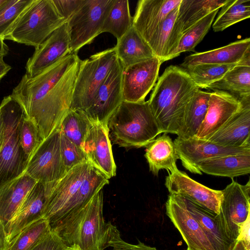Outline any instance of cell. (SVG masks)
Here are the masks:
<instances>
[{
    "label": "cell",
    "instance_id": "cell-1",
    "mask_svg": "<svg viewBox=\"0 0 250 250\" xmlns=\"http://www.w3.org/2000/svg\"><path fill=\"white\" fill-rule=\"evenodd\" d=\"M81 60L70 53L36 76L23 75L11 97L44 140L60 127L70 105Z\"/></svg>",
    "mask_w": 250,
    "mask_h": 250
},
{
    "label": "cell",
    "instance_id": "cell-2",
    "mask_svg": "<svg viewBox=\"0 0 250 250\" xmlns=\"http://www.w3.org/2000/svg\"><path fill=\"white\" fill-rule=\"evenodd\" d=\"M199 88L185 70L167 67L158 80L148 101L162 133L180 134L186 108Z\"/></svg>",
    "mask_w": 250,
    "mask_h": 250
},
{
    "label": "cell",
    "instance_id": "cell-3",
    "mask_svg": "<svg viewBox=\"0 0 250 250\" xmlns=\"http://www.w3.org/2000/svg\"><path fill=\"white\" fill-rule=\"evenodd\" d=\"M103 189L86 204L58 223L55 231L66 247L78 250L107 248L109 222L103 216Z\"/></svg>",
    "mask_w": 250,
    "mask_h": 250
},
{
    "label": "cell",
    "instance_id": "cell-4",
    "mask_svg": "<svg viewBox=\"0 0 250 250\" xmlns=\"http://www.w3.org/2000/svg\"><path fill=\"white\" fill-rule=\"evenodd\" d=\"M107 125L113 143L126 148L147 146L162 133L148 101H123L110 117Z\"/></svg>",
    "mask_w": 250,
    "mask_h": 250
},
{
    "label": "cell",
    "instance_id": "cell-5",
    "mask_svg": "<svg viewBox=\"0 0 250 250\" xmlns=\"http://www.w3.org/2000/svg\"><path fill=\"white\" fill-rule=\"evenodd\" d=\"M5 124V138L0 152V188L24 173L28 164L21 144L20 130L25 116L20 104L11 95L0 104Z\"/></svg>",
    "mask_w": 250,
    "mask_h": 250
},
{
    "label": "cell",
    "instance_id": "cell-6",
    "mask_svg": "<svg viewBox=\"0 0 250 250\" xmlns=\"http://www.w3.org/2000/svg\"><path fill=\"white\" fill-rule=\"evenodd\" d=\"M65 22V20L58 13L52 0H35L4 40H12L36 48Z\"/></svg>",
    "mask_w": 250,
    "mask_h": 250
},
{
    "label": "cell",
    "instance_id": "cell-7",
    "mask_svg": "<svg viewBox=\"0 0 250 250\" xmlns=\"http://www.w3.org/2000/svg\"><path fill=\"white\" fill-rule=\"evenodd\" d=\"M118 61L115 47L81 60L70 109L84 112Z\"/></svg>",
    "mask_w": 250,
    "mask_h": 250
},
{
    "label": "cell",
    "instance_id": "cell-8",
    "mask_svg": "<svg viewBox=\"0 0 250 250\" xmlns=\"http://www.w3.org/2000/svg\"><path fill=\"white\" fill-rule=\"evenodd\" d=\"M114 0H84L67 21L70 53H77L101 33L104 20Z\"/></svg>",
    "mask_w": 250,
    "mask_h": 250
},
{
    "label": "cell",
    "instance_id": "cell-9",
    "mask_svg": "<svg viewBox=\"0 0 250 250\" xmlns=\"http://www.w3.org/2000/svg\"><path fill=\"white\" fill-rule=\"evenodd\" d=\"M222 192L220 210L215 217L221 231L234 244L250 216V181L241 185L232 180Z\"/></svg>",
    "mask_w": 250,
    "mask_h": 250
},
{
    "label": "cell",
    "instance_id": "cell-10",
    "mask_svg": "<svg viewBox=\"0 0 250 250\" xmlns=\"http://www.w3.org/2000/svg\"><path fill=\"white\" fill-rule=\"evenodd\" d=\"M60 130L44 139L29 160L24 173L37 182H56L67 172L62 160Z\"/></svg>",
    "mask_w": 250,
    "mask_h": 250
},
{
    "label": "cell",
    "instance_id": "cell-11",
    "mask_svg": "<svg viewBox=\"0 0 250 250\" xmlns=\"http://www.w3.org/2000/svg\"><path fill=\"white\" fill-rule=\"evenodd\" d=\"M93 167L88 161L77 165L55 184L47 197L42 212V217L48 220L51 228L76 197L83 182Z\"/></svg>",
    "mask_w": 250,
    "mask_h": 250
},
{
    "label": "cell",
    "instance_id": "cell-12",
    "mask_svg": "<svg viewBox=\"0 0 250 250\" xmlns=\"http://www.w3.org/2000/svg\"><path fill=\"white\" fill-rule=\"evenodd\" d=\"M124 67L118 59L100 87L89 107L83 112L92 123L108 124V121L123 101L122 76Z\"/></svg>",
    "mask_w": 250,
    "mask_h": 250
},
{
    "label": "cell",
    "instance_id": "cell-13",
    "mask_svg": "<svg viewBox=\"0 0 250 250\" xmlns=\"http://www.w3.org/2000/svg\"><path fill=\"white\" fill-rule=\"evenodd\" d=\"M173 142L183 166L190 172L200 175L202 173L198 170L197 166L204 160L250 152V146L225 147L195 137L187 139L177 137Z\"/></svg>",
    "mask_w": 250,
    "mask_h": 250
},
{
    "label": "cell",
    "instance_id": "cell-14",
    "mask_svg": "<svg viewBox=\"0 0 250 250\" xmlns=\"http://www.w3.org/2000/svg\"><path fill=\"white\" fill-rule=\"evenodd\" d=\"M162 62L156 56L124 68L122 76L123 101H145L158 78Z\"/></svg>",
    "mask_w": 250,
    "mask_h": 250
},
{
    "label": "cell",
    "instance_id": "cell-15",
    "mask_svg": "<svg viewBox=\"0 0 250 250\" xmlns=\"http://www.w3.org/2000/svg\"><path fill=\"white\" fill-rule=\"evenodd\" d=\"M56 183L37 182L29 191L14 216L4 225L7 247L25 227L42 217L47 197Z\"/></svg>",
    "mask_w": 250,
    "mask_h": 250
},
{
    "label": "cell",
    "instance_id": "cell-16",
    "mask_svg": "<svg viewBox=\"0 0 250 250\" xmlns=\"http://www.w3.org/2000/svg\"><path fill=\"white\" fill-rule=\"evenodd\" d=\"M166 214L180 233L188 248L192 250H214L197 221L187 209L183 197L169 193Z\"/></svg>",
    "mask_w": 250,
    "mask_h": 250
},
{
    "label": "cell",
    "instance_id": "cell-17",
    "mask_svg": "<svg viewBox=\"0 0 250 250\" xmlns=\"http://www.w3.org/2000/svg\"><path fill=\"white\" fill-rule=\"evenodd\" d=\"M165 185L169 193L188 198L205 208L216 214L219 213L222 190L210 188L179 169L168 173L165 179Z\"/></svg>",
    "mask_w": 250,
    "mask_h": 250
},
{
    "label": "cell",
    "instance_id": "cell-18",
    "mask_svg": "<svg viewBox=\"0 0 250 250\" xmlns=\"http://www.w3.org/2000/svg\"><path fill=\"white\" fill-rule=\"evenodd\" d=\"M82 149L87 161L108 179L116 175V166L107 124L92 123Z\"/></svg>",
    "mask_w": 250,
    "mask_h": 250
},
{
    "label": "cell",
    "instance_id": "cell-19",
    "mask_svg": "<svg viewBox=\"0 0 250 250\" xmlns=\"http://www.w3.org/2000/svg\"><path fill=\"white\" fill-rule=\"evenodd\" d=\"M69 54V37L65 22L35 48L27 61L25 74L33 77Z\"/></svg>",
    "mask_w": 250,
    "mask_h": 250
},
{
    "label": "cell",
    "instance_id": "cell-20",
    "mask_svg": "<svg viewBox=\"0 0 250 250\" xmlns=\"http://www.w3.org/2000/svg\"><path fill=\"white\" fill-rule=\"evenodd\" d=\"M242 106L240 101L226 92H210L207 114L195 137L207 140Z\"/></svg>",
    "mask_w": 250,
    "mask_h": 250
},
{
    "label": "cell",
    "instance_id": "cell-21",
    "mask_svg": "<svg viewBox=\"0 0 250 250\" xmlns=\"http://www.w3.org/2000/svg\"><path fill=\"white\" fill-rule=\"evenodd\" d=\"M181 0H140L133 17L132 25L147 43L168 14Z\"/></svg>",
    "mask_w": 250,
    "mask_h": 250
},
{
    "label": "cell",
    "instance_id": "cell-22",
    "mask_svg": "<svg viewBox=\"0 0 250 250\" xmlns=\"http://www.w3.org/2000/svg\"><path fill=\"white\" fill-rule=\"evenodd\" d=\"M227 0H181L173 27V47L176 49L184 33L208 15L221 8Z\"/></svg>",
    "mask_w": 250,
    "mask_h": 250
},
{
    "label": "cell",
    "instance_id": "cell-23",
    "mask_svg": "<svg viewBox=\"0 0 250 250\" xmlns=\"http://www.w3.org/2000/svg\"><path fill=\"white\" fill-rule=\"evenodd\" d=\"M241 109L207 141L230 147L250 146V103Z\"/></svg>",
    "mask_w": 250,
    "mask_h": 250
},
{
    "label": "cell",
    "instance_id": "cell-24",
    "mask_svg": "<svg viewBox=\"0 0 250 250\" xmlns=\"http://www.w3.org/2000/svg\"><path fill=\"white\" fill-rule=\"evenodd\" d=\"M250 55V38L231 42L217 49L192 54L187 56L180 67L204 63L230 64H237Z\"/></svg>",
    "mask_w": 250,
    "mask_h": 250
},
{
    "label": "cell",
    "instance_id": "cell-25",
    "mask_svg": "<svg viewBox=\"0 0 250 250\" xmlns=\"http://www.w3.org/2000/svg\"><path fill=\"white\" fill-rule=\"evenodd\" d=\"M206 89L226 92L242 104L250 103V55Z\"/></svg>",
    "mask_w": 250,
    "mask_h": 250
},
{
    "label": "cell",
    "instance_id": "cell-26",
    "mask_svg": "<svg viewBox=\"0 0 250 250\" xmlns=\"http://www.w3.org/2000/svg\"><path fill=\"white\" fill-rule=\"evenodd\" d=\"M37 182L24 173L0 188V218L4 225L14 216Z\"/></svg>",
    "mask_w": 250,
    "mask_h": 250
},
{
    "label": "cell",
    "instance_id": "cell-27",
    "mask_svg": "<svg viewBox=\"0 0 250 250\" xmlns=\"http://www.w3.org/2000/svg\"><path fill=\"white\" fill-rule=\"evenodd\" d=\"M198 170L207 174L233 178L250 172V152L239 153L204 160Z\"/></svg>",
    "mask_w": 250,
    "mask_h": 250
},
{
    "label": "cell",
    "instance_id": "cell-28",
    "mask_svg": "<svg viewBox=\"0 0 250 250\" xmlns=\"http://www.w3.org/2000/svg\"><path fill=\"white\" fill-rule=\"evenodd\" d=\"M145 157L150 171L155 176L162 169L168 173L178 169L176 165L178 157L174 142L166 133L155 139L146 146Z\"/></svg>",
    "mask_w": 250,
    "mask_h": 250
},
{
    "label": "cell",
    "instance_id": "cell-29",
    "mask_svg": "<svg viewBox=\"0 0 250 250\" xmlns=\"http://www.w3.org/2000/svg\"><path fill=\"white\" fill-rule=\"evenodd\" d=\"M114 47L124 68L155 57L148 43L133 25L117 40Z\"/></svg>",
    "mask_w": 250,
    "mask_h": 250
},
{
    "label": "cell",
    "instance_id": "cell-30",
    "mask_svg": "<svg viewBox=\"0 0 250 250\" xmlns=\"http://www.w3.org/2000/svg\"><path fill=\"white\" fill-rule=\"evenodd\" d=\"M182 197L187 209L199 223L214 250H231L234 243L228 240L221 231L216 219V214Z\"/></svg>",
    "mask_w": 250,
    "mask_h": 250
},
{
    "label": "cell",
    "instance_id": "cell-31",
    "mask_svg": "<svg viewBox=\"0 0 250 250\" xmlns=\"http://www.w3.org/2000/svg\"><path fill=\"white\" fill-rule=\"evenodd\" d=\"M210 92L199 89L186 108L182 130L177 137L187 139L195 137L207 112Z\"/></svg>",
    "mask_w": 250,
    "mask_h": 250
},
{
    "label": "cell",
    "instance_id": "cell-32",
    "mask_svg": "<svg viewBox=\"0 0 250 250\" xmlns=\"http://www.w3.org/2000/svg\"><path fill=\"white\" fill-rule=\"evenodd\" d=\"M132 20L128 1L114 0L104 22L101 33H109L118 40L131 27Z\"/></svg>",
    "mask_w": 250,
    "mask_h": 250
},
{
    "label": "cell",
    "instance_id": "cell-33",
    "mask_svg": "<svg viewBox=\"0 0 250 250\" xmlns=\"http://www.w3.org/2000/svg\"><path fill=\"white\" fill-rule=\"evenodd\" d=\"M92 123L83 112L69 109L63 117L59 129L71 142L82 149Z\"/></svg>",
    "mask_w": 250,
    "mask_h": 250
},
{
    "label": "cell",
    "instance_id": "cell-34",
    "mask_svg": "<svg viewBox=\"0 0 250 250\" xmlns=\"http://www.w3.org/2000/svg\"><path fill=\"white\" fill-rule=\"evenodd\" d=\"M178 10V7L168 14L161 26L147 42L155 56L159 59L162 63L168 61L171 52L172 32Z\"/></svg>",
    "mask_w": 250,
    "mask_h": 250
},
{
    "label": "cell",
    "instance_id": "cell-35",
    "mask_svg": "<svg viewBox=\"0 0 250 250\" xmlns=\"http://www.w3.org/2000/svg\"><path fill=\"white\" fill-rule=\"evenodd\" d=\"M250 17V0H228L221 10L212 28L215 32L222 31Z\"/></svg>",
    "mask_w": 250,
    "mask_h": 250
},
{
    "label": "cell",
    "instance_id": "cell-36",
    "mask_svg": "<svg viewBox=\"0 0 250 250\" xmlns=\"http://www.w3.org/2000/svg\"><path fill=\"white\" fill-rule=\"evenodd\" d=\"M51 230L48 220L39 218L25 227L6 250H30Z\"/></svg>",
    "mask_w": 250,
    "mask_h": 250
},
{
    "label": "cell",
    "instance_id": "cell-37",
    "mask_svg": "<svg viewBox=\"0 0 250 250\" xmlns=\"http://www.w3.org/2000/svg\"><path fill=\"white\" fill-rule=\"evenodd\" d=\"M219 9L204 17L184 33L176 50L170 55L171 60L185 52L194 51L195 47L202 41L211 27Z\"/></svg>",
    "mask_w": 250,
    "mask_h": 250
},
{
    "label": "cell",
    "instance_id": "cell-38",
    "mask_svg": "<svg viewBox=\"0 0 250 250\" xmlns=\"http://www.w3.org/2000/svg\"><path fill=\"white\" fill-rule=\"evenodd\" d=\"M237 64H198L183 69L199 89L206 88L210 84L221 79Z\"/></svg>",
    "mask_w": 250,
    "mask_h": 250
},
{
    "label": "cell",
    "instance_id": "cell-39",
    "mask_svg": "<svg viewBox=\"0 0 250 250\" xmlns=\"http://www.w3.org/2000/svg\"><path fill=\"white\" fill-rule=\"evenodd\" d=\"M34 0H8L0 9V38L4 40L23 13Z\"/></svg>",
    "mask_w": 250,
    "mask_h": 250
},
{
    "label": "cell",
    "instance_id": "cell-40",
    "mask_svg": "<svg viewBox=\"0 0 250 250\" xmlns=\"http://www.w3.org/2000/svg\"><path fill=\"white\" fill-rule=\"evenodd\" d=\"M21 144L28 161L43 141L34 125L24 116L21 126Z\"/></svg>",
    "mask_w": 250,
    "mask_h": 250
},
{
    "label": "cell",
    "instance_id": "cell-41",
    "mask_svg": "<svg viewBox=\"0 0 250 250\" xmlns=\"http://www.w3.org/2000/svg\"><path fill=\"white\" fill-rule=\"evenodd\" d=\"M60 132L61 155L67 171L75 166L87 161L83 151L69 140L61 131Z\"/></svg>",
    "mask_w": 250,
    "mask_h": 250
},
{
    "label": "cell",
    "instance_id": "cell-42",
    "mask_svg": "<svg viewBox=\"0 0 250 250\" xmlns=\"http://www.w3.org/2000/svg\"><path fill=\"white\" fill-rule=\"evenodd\" d=\"M111 250H158L155 247L146 245L138 241L137 244H129L123 240L117 227L109 222L107 247Z\"/></svg>",
    "mask_w": 250,
    "mask_h": 250
},
{
    "label": "cell",
    "instance_id": "cell-43",
    "mask_svg": "<svg viewBox=\"0 0 250 250\" xmlns=\"http://www.w3.org/2000/svg\"><path fill=\"white\" fill-rule=\"evenodd\" d=\"M66 247L58 234L51 229L30 250H63Z\"/></svg>",
    "mask_w": 250,
    "mask_h": 250
},
{
    "label": "cell",
    "instance_id": "cell-44",
    "mask_svg": "<svg viewBox=\"0 0 250 250\" xmlns=\"http://www.w3.org/2000/svg\"><path fill=\"white\" fill-rule=\"evenodd\" d=\"M84 0H52L59 15L67 21L79 9Z\"/></svg>",
    "mask_w": 250,
    "mask_h": 250
},
{
    "label": "cell",
    "instance_id": "cell-45",
    "mask_svg": "<svg viewBox=\"0 0 250 250\" xmlns=\"http://www.w3.org/2000/svg\"><path fill=\"white\" fill-rule=\"evenodd\" d=\"M250 216L241 227L240 234L237 240H241L244 244L247 250H250Z\"/></svg>",
    "mask_w": 250,
    "mask_h": 250
},
{
    "label": "cell",
    "instance_id": "cell-46",
    "mask_svg": "<svg viewBox=\"0 0 250 250\" xmlns=\"http://www.w3.org/2000/svg\"><path fill=\"white\" fill-rule=\"evenodd\" d=\"M7 243L4 224L0 218V250H6Z\"/></svg>",
    "mask_w": 250,
    "mask_h": 250
},
{
    "label": "cell",
    "instance_id": "cell-47",
    "mask_svg": "<svg viewBox=\"0 0 250 250\" xmlns=\"http://www.w3.org/2000/svg\"><path fill=\"white\" fill-rule=\"evenodd\" d=\"M5 124L3 116L0 111V152L2 147L5 138Z\"/></svg>",
    "mask_w": 250,
    "mask_h": 250
},
{
    "label": "cell",
    "instance_id": "cell-48",
    "mask_svg": "<svg viewBox=\"0 0 250 250\" xmlns=\"http://www.w3.org/2000/svg\"><path fill=\"white\" fill-rule=\"evenodd\" d=\"M11 69V66L5 62L3 59L0 60V81Z\"/></svg>",
    "mask_w": 250,
    "mask_h": 250
},
{
    "label": "cell",
    "instance_id": "cell-49",
    "mask_svg": "<svg viewBox=\"0 0 250 250\" xmlns=\"http://www.w3.org/2000/svg\"><path fill=\"white\" fill-rule=\"evenodd\" d=\"M9 48L4 40L0 38V60L3 59L8 53Z\"/></svg>",
    "mask_w": 250,
    "mask_h": 250
},
{
    "label": "cell",
    "instance_id": "cell-50",
    "mask_svg": "<svg viewBox=\"0 0 250 250\" xmlns=\"http://www.w3.org/2000/svg\"><path fill=\"white\" fill-rule=\"evenodd\" d=\"M231 250H247L243 242L241 240H236Z\"/></svg>",
    "mask_w": 250,
    "mask_h": 250
},
{
    "label": "cell",
    "instance_id": "cell-51",
    "mask_svg": "<svg viewBox=\"0 0 250 250\" xmlns=\"http://www.w3.org/2000/svg\"><path fill=\"white\" fill-rule=\"evenodd\" d=\"M8 0H0V9L5 4Z\"/></svg>",
    "mask_w": 250,
    "mask_h": 250
},
{
    "label": "cell",
    "instance_id": "cell-52",
    "mask_svg": "<svg viewBox=\"0 0 250 250\" xmlns=\"http://www.w3.org/2000/svg\"><path fill=\"white\" fill-rule=\"evenodd\" d=\"M63 250H78L76 248H72V247H66Z\"/></svg>",
    "mask_w": 250,
    "mask_h": 250
},
{
    "label": "cell",
    "instance_id": "cell-53",
    "mask_svg": "<svg viewBox=\"0 0 250 250\" xmlns=\"http://www.w3.org/2000/svg\"><path fill=\"white\" fill-rule=\"evenodd\" d=\"M187 250H192L189 249V248H188Z\"/></svg>",
    "mask_w": 250,
    "mask_h": 250
}]
</instances>
